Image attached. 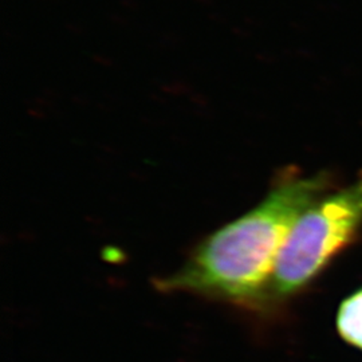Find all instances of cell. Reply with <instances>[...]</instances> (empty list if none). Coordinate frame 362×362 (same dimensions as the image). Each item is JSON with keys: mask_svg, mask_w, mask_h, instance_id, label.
Listing matches in <instances>:
<instances>
[{"mask_svg": "<svg viewBox=\"0 0 362 362\" xmlns=\"http://www.w3.org/2000/svg\"><path fill=\"white\" fill-rule=\"evenodd\" d=\"M337 329L344 341L362 350V288L346 298L339 306Z\"/></svg>", "mask_w": 362, "mask_h": 362, "instance_id": "cell-3", "label": "cell"}, {"mask_svg": "<svg viewBox=\"0 0 362 362\" xmlns=\"http://www.w3.org/2000/svg\"><path fill=\"white\" fill-rule=\"evenodd\" d=\"M327 173L281 181L258 206L208 235L161 291L191 293L246 310L266 311L281 247L296 220L329 187Z\"/></svg>", "mask_w": 362, "mask_h": 362, "instance_id": "cell-1", "label": "cell"}, {"mask_svg": "<svg viewBox=\"0 0 362 362\" xmlns=\"http://www.w3.org/2000/svg\"><path fill=\"white\" fill-rule=\"evenodd\" d=\"M361 227L362 172L349 187L318 199L296 220L276 258L266 311L310 286Z\"/></svg>", "mask_w": 362, "mask_h": 362, "instance_id": "cell-2", "label": "cell"}]
</instances>
